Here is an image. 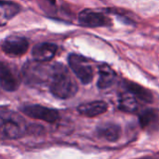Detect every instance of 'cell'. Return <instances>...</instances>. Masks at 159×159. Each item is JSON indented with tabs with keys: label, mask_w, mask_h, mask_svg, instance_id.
Instances as JSON below:
<instances>
[{
	"label": "cell",
	"mask_w": 159,
	"mask_h": 159,
	"mask_svg": "<svg viewBox=\"0 0 159 159\" xmlns=\"http://www.w3.org/2000/svg\"><path fill=\"white\" fill-rule=\"evenodd\" d=\"M49 90L56 98L66 100L75 96L77 92V85L68 70L61 64L52 66V74L48 82Z\"/></svg>",
	"instance_id": "6da1fadb"
},
{
	"label": "cell",
	"mask_w": 159,
	"mask_h": 159,
	"mask_svg": "<svg viewBox=\"0 0 159 159\" xmlns=\"http://www.w3.org/2000/svg\"><path fill=\"white\" fill-rule=\"evenodd\" d=\"M53 65H46L44 62L28 61L22 70L24 81L29 85H39L44 82H49L52 74Z\"/></svg>",
	"instance_id": "7a4b0ae2"
},
{
	"label": "cell",
	"mask_w": 159,
	"mask_h": 159,
	"mask_svg": "<svg viewBox=\"0 0 159 159\" xmlns=\"http://www.w3.org/2000/svg\"><path fill=\"white\" fill-rule=\"evenodd\" d=\"M25 131L21 120L14 114L0 115V135L6 139L20 138Z\"/></svg>",
	"instance_id": "3957f363"
},
{
	"label": "cell",
	"mask_w": 159,
	"mask_h": 159,
	"mask_svg": "<svg viewBox=\"0 0 159 159\" xmlns=\"http://www.w3.org/2000/svg\"><path fill=\"white\" fill-rule=\"evenodd\" d=\"M68 63L74 74L83 84H89L93 79V68L89 61L78 54H71L68 57Z\"/></svg>",
	"instance_id": "277c9868"
},
{
	"label": "cell",
	"mask_w": 159,
	"mask_h": 159,
	"mask_svg": "<svg viewBox=\"0 0 159 159\" xmlns=\"http://www.w3.org/2000/svg\"><path fill=\"white\" fill-rule=\"evenodd\" d=\"M21 112L31 118L42 120L48 123H54L60 117L57 110L38 104L24 106L21 108Z\"/></svg>",
	"instance_id": "5b68a950"
},
{
	"label": "cell",
	"mask_w": 159,
	"mask_h": 159,
	"mask_svg": "<svg viewBox=\"0 0 159 159\" xmlns=\"http://www.w3.org/2000/svg\"><path fill=\"white\" fill-rule=\"evenodd\" d=\"M78 21L81 25L90 28L103 27L110 23L108 17L93 9H85L81 11L78 15Z\"/></svg>",
	"instance_id": "8992f818"
},
{
	"label": "cell",
	"mask_w": 159,
	"mask_h": 159,
	"mask_svg": "<svg viewBox=\"0 0 159 159\" xmlns=\"http://www.w3.org/2000/svg\"><path fill=\"white\" fill-rule=\"evenodd\" d=\"M29 48L28 41L20 36H10L2 44L3 51L12 57H19L26 53Z\"/></svg>",
	"instance_id": "52a82bcc"
},
{
	"label": "cell",
	"mask_w": 159,
	"mask_h": 159,
	"mask_svg": "<svg viewBox=\"0 0 159 159\" xmlns=\"http://www.w3.org/2000/svg\"><path fill=\"white\" fill-rule=\"evenodd\" d=\"M0 86L6 91H15L20 86V82L17 76L14 75L10 67L0 61Z\"/></svg>",
	"instance_id": "ba28073f"
},
{
	"label": "cell",
	"mask_w": 159,
	"mask_h": 159,
	"mask_svg": "<svg viewBox=\"0 0 159 159\" xmlns=\"http://www.w3.org/2000/svg\"><path fill=\"white\" fill-rule=\"evenodd\" d=\"M108 110V104L102 101L89 102L82 103L77 107V111L80 115L87 117H96L102 115Z\"/></svg>",
	"instance_id": "9c48e42d"
},
{
	"label": "cell",
	"mask_w": 159,
	"mask_h": 159,
	"mask_svg": "<svg viewBox=\"0 0 159 159\" xmlns=\"http://www.w3.org/2000/svg\"><path fill=\"white\" fill-rule=\"evenodd\" d=\"M57 52V46L52 43H41L36 45L32 51L34 61L39 62L49 61Z\"/></svg>",
	"instance_id": "30bf717a"
},
{
	"label": "cell",
	"mask_w": 159,
	"mask_h": 159,
	"mask_svg": "<svg viewBox=\"0 0 159 159\" xmlns=\"http://www.w3.org/2000/svg\"><path fill=\"white\" fill-rule=\"evenodd\" d=\"M121 132L122 130L120 126L111 122L103 123L97 128V134L99 137L111 143L118 141L121 137Z\"/></svg>",
	"instance_id": "8fae6325"
},
{
	"label": "cell",
	"mask_w": 159,
	"mask_h": 159,
	"mask_svg": "<svg viewBox=\"0 0 159 159\" xmlns=\"http://www.w3.org/2000/svg\"><path fill=\"white\" fill-rule=\"evenodd\" d=\"M123 87L126 91L131 93L133 96H135L139 101L151 103L153 102V94L150 90L146 89L145 88L142 87L139 84H136L131 81H124Z\"/></svg>",
	"instance_id": "7c38bea8"
},
{
	"label": "cell",
	"mask_w": 159,
	"mask_h": 159,
	"mask_svg": "<svg viewBox=\"0 0 159 159\" xmlns=\"http://www.w3.org/2000/svg\"><path fill=\"white\" fill-rule=\"evenodd\" d=\"M20 10L18 4L11 1L0 0V26L6 25Z\"/></svg>",
	"instance_id": "4fadbf2b"
},
{
	"label": "cell",
	"mask_w": 159,
	"mask_h": 159,
	"mask_svg": "<svg viewBox=\"0 0 159 159\" xmlns=\"http://www.w3.org/2000/svg\"><path fill=\"white\" fill-rule=\"evenodd\" d=\"M116 79L115 71L107 64H102L99 66V79L98 87L102 89L110 88Z\"/></svg>",
	"instance_id": "5bb4252c"
},
{
	"label": "cell",
	"mask_w": 159,
	"mask_h": 159,
	"mask_svg": "<svg viewBox=\"0 0 159 159\" xmlns=\"http://www.w3.org/2000/svg\"><path fill=\"white\" fill-rule=\"evenodd\" d=\"M139 102L135 96L126 91L119 98V109L126 113H135L139 109Z\"/></svg>",
	"instance_id": "9a60e30c"
},
{
	"label": "cell",
	"mask_w": 159,
	"mask_h": 159,
	"mask_svg": "<svg viewBox=\"0 0 159 159\" xmlns=\"http://www.w3.org/2000/svg\"><path fill=\"white\" fill-rule=\"evenodd\" d=\"M159 121L157 111L154 109H148L142 113L140 116V123L143 129H148L157 125Z\"/></svg>",
	"instance_id": "2e32d148"
},
{
	"label": "cell",
	"mask_w": 159,
	"mask_h": 159,
	"mask_svg": "<svg viewBox=\"0 0 159 159\" xmlns=\"http://www.w3.org/2000/svg\"><path fill=\"white\" fill-rule=\"evenodd\" d=\"M138 159H153V157H142V158Z\"/></svg>",
	"instance_id": "e0dca14e"
}]
</instances>
